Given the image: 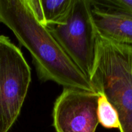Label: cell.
<instances>
[{
    "label": "cell",
    "instance_id": "277c9868",
    "mask_svg": "<svg viewBox=\"0 0 132 132\" xmlns=\"http://www.w3.org/2000/svg\"><path fill=\"white\" fill-rule=\"evenodd\" d=\"M31 70L20 49L0 36V132H8L20 114Z\"/></svg>",
    "mask_w": 132,
    "mask_h": 132
},
{
    "label": "cell",
    "instance_id": "9c48e42d",
    "mask_svg": "<svg viewBox=\"0 0 132 132\" xmlns=\"http://www.w3.org/2000/svg\"><path fill=\"white\" fill-rule=\"evenodd\" d=\"M93 2L102 7L119 9L132 13V0H106L93 1Z\"/></svg>",
    "mask_w": 132,
    "mask_h": 132
},
{
    "label": "cell",
    "instance_id": "7a4b0ae2",
    "mask_svg": "<svg viewBox=\"0 0 132 132\" xmlns=\"http://www.w3.org/2000/svg\"><path fill=\"white\" fill-rule=\"evenodd\" d=\"M91 82L116 109L120 132H132V46L114 42L98 33Z\"/></svg>",
    "mask_w": 132,
    "mask_h": 132
},
{
    "label": "cell",
    "instance_id": "5b68a950",
    "mask_svg": "<svg viewBox=\"0 0 132 132\" xmlns=\"http://www.w3.org/2000/svg\"><path fill=\"white\" fill-rule=\"evenodd\" d=\"M100 94L63 88L54 104L53 126L56 132H95Z\"/></svg>",
    "mask_w": 132,
    "mask_h": 132
},
{
    "label": "cell",
    "instance_id": "3957f363",
    "mask_svg": "<svg viewBox=\"0 0 132 132\" xmlns=\"http://www.w3.org/2000/svg\"><path fill=\"white\" fill-rule=\"evenodd\" d=\"M89 0H73L63 23L48 26L70 59L90 79L97 54L98 32Z\"/></svg>",
    "mask_w": 132,
    "mask_h": 132
},
{
    "label": "cell",
    "instance_id": "52a82bcc",
    "mask_svg": "<svg viewBox=\"0 0 132 132\" xmlns=\"http://www.w3.org/2000/svg\"><path fill=\"white\" fill-rule=\"evenodd\" d=\"M73 0H40L46 27L63 23Z\"/></svg>",
    "mask_w": 132,
    "mask_h": 132
},
{
    "label": "cell",
    "instance_id": "ba28073f",
    "mask_svg": "<svg viewBox=\"0 0 132 132\" xmlns=\"http://www.w3.org/2000/svg\"><path fill=\"white\" fill-rule=\"evenodd\" d=\"M98 122L107 129L120 128L119 114L104 94H100L97 108Z\"/></svg>",
    "mask_w": 132,
    "mask_h": 132
},
{
    "label": "cell",
    "instance_id": "8992f818",
    "mask_svg": "<svg viewBox=\"0 0 132 132\" xmlns=\"http://www.w3.org/2000/svg\"><path fill=\"white\" fill-rule=\"evenodd\" d=\"M93 4V15L98 34L120 44L132 46V13Z\"/></svg>",
    "mask_w": 132,
    "mask_h": 132
},
{
    "label": "cell",
    "instance_id": "6da1fadb",
    "mask_svg": "<svg viewBox=\"0 0 132 132\" xmlns=\"http://www.w3.org/2000/svg\"><path fill=\"white\" fill-rule=\"evenodd\" d=\"M0 22L11 30L29 52L41 81H53L66 88L97 92L48 27L36 19L26 0H0Z\"/></svg>",
    "mask_w": 132,
    "mask_h": 132
}]
</instances>
